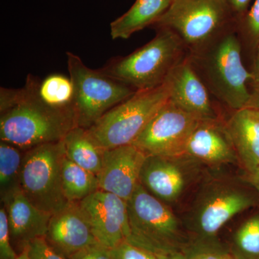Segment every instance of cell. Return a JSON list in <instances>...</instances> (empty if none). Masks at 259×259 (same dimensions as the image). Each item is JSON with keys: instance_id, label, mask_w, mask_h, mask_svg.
<instances>
[{"instance_id": "22", "label": "cell", "mask_w": 259, "mask_h": 259, "mask_svg": "<svg viewBox=\"0 0 259 259\" xmlns=\"http://www.w3.org/2000/svg\"><path fill=\"white\" fill-rule=\"evenodd\" d=\"M63 188L69 202H79L100 190L97 175L84 169L64 156L62 167Z\"/></svg>"}, {"instance_id": "21", "label": "cell", "mask_w": 259, "mask_h": 259, "mask_svg": "<svg viewBox=\"0 0 259 259\" xmlns=\"http://www.w3.org/2000/svg\"><path fill=\"white\" fill-rule=\"evenodd\" d=\"M37 96L56 110L74 111V87L71 78L61 74L49 75L42 80L32 76Z\"/></svg>"}, {"instance_id": "27", "label": "cell", "mask_w": 259, "mask_h": 259, "mask_svg": "<svg viewBox=\"0 0 259 259\" xmlns=\"http://www.w3.org/2000/svg\"><path fill=\"white\" fill-rule=\"evenodd\" d=\"M18 256L12 244L8 213L4 206L0 209V259H17Z\"/></svg>"}, {"instance_id": "15", "label": "cell", "mask_w": 259, "mask_h": 259, "mask_svg": "<svg viewBox=\"0 0 259 259\" xmlns=\"http://www.w3.org/2000/svg\"><path fill=\"white\" fill-rule=\"evenodd\" d=\"M185 153L204 166L239 162L226 120L223 118L199 120L189 138Z\"/></svg>"}, {"instance_id": "8", "label": "cell", "mask_w": 259, "mask_h": 259, "mask_svg": "<svg viewBox=\"0 0 259 259\" xmlns=\"http://www.w3.org/2000/svg\"><path fill=\"white\" fill-rule=\"evenodd\" d=\"M64 144L49 143L30 148L24 153L20 175V189L32 204L53 214L68 202L63 188Z\"/></svg>"}, {"instance_id": "29", "label": "cell", "mask_w": 259, "mask_h": 259, "mask_svg": "<svg viewBox=\"0 0 259 259\" xmlns=\"http://www.w3.org/2000/svg\"><path fill=\"white\" fill-rule=\"evenodd\" d=\"M28 246L31 259H66L49 244L45 237L33 240Z\"/></svg>"}, {"instance_id": "17", "label": "cell", "mask_w": 259, "mask_h": 259, "mask_svg": "<svg viewBox=\"0 0 259 259\" xmlns=\"http://www.w3.org/2000/svg\"><path fill=\"white\" fill-rule=\"evenodd\" d=\"M2 201L8 213L12 243L20 252L33 240L47 236L52 214L35 207L20 188Z\"/></svg>"}, {"instance_id": "24", "label": "cell", "mask_w": 259, "mask_h": 259, "mask_svg": "<svg viewBox=\"0 0 259 259\" xmlns=\"http://www.w3.org/2000/svg\"><path fill=\"white\" fill-rule=\"evenodd\" d=\"M20 149L9 143L0 144V189L3 200L20 188V175L24 154Z\"/></svg>"}, {"instance_id": "6", "label": "cell", "mask_w": 259, "mask_h": 259, "mask_svg": "<svg viewBox=\"0 0 259 259\" xmlns=\"http://www.w3.org/2000/svg\"><path fill=\"white\" fill-rule=\"evenodd\" d=\"M130 243L151 253L183 250L190 241L183 221L171 206L156 198L140 184L127 201Z\"/></svg>"}, {"instance_id": "31", "label": "cell", "mask_w": 259, "mask_h": 259, "mask_svg": "<svg viewBox=\"0 0 259 259\" xmlns=\"http://www.w3.org/2000/svg\"><path fill=\"white\" fill-rule=\"evenodd\" d=\"M226 1L231 7L238 21L246 14L250 3V0H226Z\"/></svg>"}, {"instance_id": "12", "label": "cell", "mask_w": 259, "mask_h": 259, "mask_svg": "<svg viewBox=\"0 0 259 259\" xmlns=\"http://www.w3.org/2000/svg\"><path fill=\"white\" fill-rule=\"evenodd\" d=\"M79 204L97 243L115 248L128 239L131 231L127 201L99 190Z\"/></svg>"}, {"instance_id": "26", "label": "cell", "mask_w": 259, "mask_h": 259, "mask_svg": "<svg viewBox=\"0 0 259 259\" xmlns=\"http://www.w3.org/2000/svg\"><path fill=\"white\" fill-rule=\"evenodd\" d=\"M237 33L240 40L252 49L259 45V0H255L253 6L238 21Z\"/></svg>"}, {"instance_id": "13", "label": "cell", "mask_w": 259, "mask_h": 259, "mask_svg": "<svg viewBox=\"0 0 259 259\" xmlns=\"http://www.w3.org/2000/svg\"><path fill=\"white\" fill-rule=\"evenodd\" d=\"M146 154L134 144L105 150L97 175L100 190L128 201L140 185Z\"/></svg>"}, {"instance_id": "30", "label": "cell", "mask_w": 259, "mask_h": 259, "mask_svg": "<svg viewBox=\"0 0 259 259\" xmlns=\"http://www.w3.org/2000/svg\"><path fill=\"white\" fill-rule=\"evenodd\" d=\"M68 259H115V257L113 248L96 243L83 248Z\"/></svg>"}, {"instance_id": "18", "label": "cell", "mask_w": 259, "mask_h": 259, "mask_svg": "<svg viewBox=\"0 0 259 259\" xmlns=\"http://www.w3.org/2000/svg\"><path fill=\"white\" fill-rule=\"evenodd\" d=\"M226 120L238 161L246 172L259 168V110L245 107Z\"/></svg>"}, {"instance_id": "25", "label": "cell", "mask_w": 259, "mask_h": 259, "mask_svg": "<svg viewBox=\"0 0 259 259\" xmlns=\"http://www.w3.org/2000/svg\"><path fill=\"white\" fill-rule=\"evenodd\" d=\"M187 259H237L228 247L214 240L190 239L184 248Z\"/></svg>"}, {"instance_id": "2", "label": "cell", "mask_w": 259, "mask_h": 259, "mask_svg": "<svg viewBox=\"0 0 259 259\" xmlns=\"http://www.w3.org/2000/svg\"><path fill=\"white\" fill-rule=\"evenodd\" d=\"M183 220L190 239H218L238 214L259 204V193L246 178L218 176L202 180Z\"/></svg>"}, {"instance_id": "4", "label": "cell", "mask_w": 259, "mask_h": 259, "mask_svg": "<svg viewBox=\"0 0 259 259\" xmlns=\"http://www.w3.org/2000/svg\"><path fill=\"white\" fill-rule=\"evenodd\" d=\"M238 24L226 0H175L151 27L171 30L192 54L237 32Z\"/></svg>"}, {"instance_id": "35", "label": "cell", "mask_w": 259, "mask_h": 259, "mask_svg": "<svg viewBox=\"0 0 259 259\" xmlns=\"http://www.w3.org/2000/svg\"><path fill=\"white\" fill-rule=\"evenodd\" d=\"M252 73L253 77V83H259V45L256 49V54H255L254 68Z\"/></svg>"}, {"instance_id": "10", "label": "cell", "mask_w": 259, "mask_h": 259, "mask_svg": "<svg viewBox=\"0 0 259 259\" xmlns=\"http://www.w3.org/2000/svg\"><path fill=\"white\" fill-rule=\"evenodd\" d=\"M204 165L186 153L175 156H148L140 183L162 202L178 203L192 187L202 182Z\"/></svg>"}, {"instance_id": "19", "label": "cell", "mask_w": 259, "mask_h": 259, "mask_svg": "<svg viewBox=\"0 0 259 259\" xmlns=\"http://www.w3.org/2000/svg\"><path fill=\"white\" fill-rule=\"evenodd\" d=\"M171 3V0H136L125 13L110 23L112 38L127 39L135 32L152 26Z\"/></svg>"}, {"instance_id": "32", "label": "cell", "mask_w": 259, "mask_h": 259, "mask_svg": "<svg viewBox=\"0 0 259 259\" xmlns=\"http://www.w3.org/2000/svg\"><path fill=\"white\" fill-rule=\"evenodd\" d=\"M153 253L156 259H187L182 250H168Z\"/></svg>"}, {"instance_id": "16", "label": "cell", "mask_w": 259, "mask_h": 259, "mask_svg": "<svg viewBox=\"0 0 259 259\" xmlns=\"http://www.w3.org/2000/svg\"><path fill=\"white\" fill-rule=\"evenodd\" d=\"M45 238L66 258L97 243L79 202H68L52 214Z\"/></svg>"}, {"instance_id": "36", "label": "cell", "mask_w": 259, "mask_h": 259, "mask_svg": "<svg viewBox=\"0 0 259 259\" xmlns=\"http://www.w3.org/2000/svg\"><path fill=\"white\" fill-rule=\"evenodd\" d=\"M174 1H175V0H171V3H172V2H174Z\"/></svg>"}, {"instance_id": "23", "label": "cell", "mask_w": 259, "mask_h": 259, "mask_svg": "<svg viewBox=\"0 0 259 259\" xmlns=\"http://www.w3.org/2000/svg\"><path fill=\"white\" fill-rule=\"evenodd\" d=\"M228 248L237 259H259V209L236 228Z\"/></svg>"}, {"instance_id": "7", "label": "cell", "mask_w": 259, "mask_h": 259, "mask_svg": "<svg viewBox=\"0 0 259 259\" xmlns=\"http://www.w3.org/2000/svg\"><path fill=\"white\" fill-rule=\"evenodd\" d=\"M168 100L166 83L152 90L137 91L87 129L103 150L133 144Z\"/></svg>"}, {"instance_id": "20", "label": "cell", "mask_w": 259, "mask_h": 259, "mask_svg": "<svg viewBox=\"0 0 259 259\" xmlns=\"http://www.w3.org/2000/svg\"><path fill=\"white\" fill-rule=\"evenodd\" d=\"M66 158L84 169L98 175L101 170L105 150L95 142L88 129L75 127L63 139Z\"/></svg>"}, {"instance_id": "34", "label": "cell", "mask_w": 259, "mask_h": 259, "mask_svg": "<svg viewBox=\"0 0 259 259\" xmlns=\"http://www.w3.org/2000/svg\"><path fill=\"white\" fill-rule=\"evenodd\" d=\"M246 178L259 193V168H255V169L246 172Z\"/></svg>"}, {"instance_id": "5", "label": "cell", "mask_w": 259, "mask_h": 259, "mask_svg": "<svg viewBox=\"0 0 259 259\" xmlns=\"http://www.w3.org/2000/svg\"><path fill=\"white\" fill-rule=\"evenodd\" d=\"M156 30L151 41L129 55L112 59L100 71L136 91L161 86L189 51L171 30Z\"/></svg>"}, {"instance_id": "9", "label": "cell", "mask_w": 259, "mask_h": 259, "mask_svg": "<svg viewBox=\"0 0 259 259\" xmlns=\"http://www.w3.org/2000/svg\"><path fill=\"white\" fill-rule=\"evenodd\" d=\"M69 77L74 87V109L77 126L89 128L112 107L136 93L100 69L83 64L79 56L66 52Z\"/></svg>"}, {"instance_id": "1", "label": "cell", "mask_w": 259, "mask_h": 259, "mask_svg": "<svg viewBox=\"0 0 259 259\" xmlns=\"http://www.w3.org/2000/svg\"><path fill=\"white\" fill-rule=\"evenodd\" d=\"M0 139L23 151L59 142L77 127L74 111L56 110L37 96L32 75L24 88L0 89Z\"/></svg>"}, {"instance_id": "33", "label": "cell", "mask_w": 259, "mask_h": 259, "mask_svg": "<svg viewBox=\"0 0 259 259\" xmlns=\"http://www.w3.org/2000/svg\"><path fill=\"white\" fill-rule=\"evenodd\" d=\"M254 88L251 92V98L247 107H251L259 110V83L254 84Z\"/></svg>"}, {"instance_id": "3", "label": "cell", "mask_w": 259, "mask_h": 259, "mask_svg": "<svg viewBox=\"0 0 259 259\" xmlns=\"http://www.w3.org/2000/svg\"><path fill=\"white\" fill-rule=\"evenodd\" d=\"M191 62L213 98L231 112L248 106L253 82L252 73L243 65L242 44L237 32H231L197 54Z\"/></svg>"}, {"instance_id": "14", "label": "cell", "mask_w": 259, "mask_h": 259, "mask_svg": "<svg viewBox=\"0 0 259 259\" xmlns=\"http://www.w3.org/2000/svg\"><path fill=\"white\" fill-rule=\"evenodd\" d=\"M165 83L169 101L200 120L223 118L213 97L187 56L168 76Z\"/></svg>"}, {"instance_id": "28", "label": "cell", "mask_w": 259, "mask_h": 259, "mask_svg": "<svg viewBox=\"0 0 259 259\" xmlns=\"http://www.w3.org/2000/svg\"><path fill=\"white\" fill-rule=\"evenodd\" d=\"M113 251L115 259H156L154 254L149 250L127 241L113 248Z\"/></svg>"}, {"instance_id": "11", "label": "cell", "mask_w": 259, "mask_h": 259, "mask_svg": "<svg viewBox=\"0 0 259 259\" xmlns=\"http://www.w3.org/2000/svg\"><path fill=\"white\" fill-rule=\"evenodd\" d=\"M199 120L168 100L133 144L146 156L185 153L189 138Z\"/></svg>"}]
</instances>
